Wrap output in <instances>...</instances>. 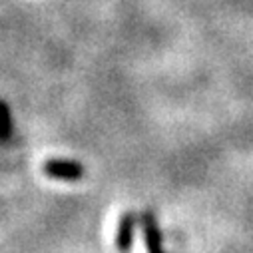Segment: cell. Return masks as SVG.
I'll return each instance as SVG.
<instances>
[{"label": "cell", "mask_w": 253, "mask_h": 253, "mask_svg": "<svg viewBox=\"0 0 253 253\" xmlns=\"http://www.w3.org/2000/svg\"><path fill=\"white\" fill-rule=\"evenodd\" d=\"M42 169H44V173L48 177L64 179V181H78L86 173V169H84V166L80 162H76V160H62V158L46 160Z\"/></svg>", "instance_id": "1"}, {"label": "cell", "mask_w": 253, "mask_h": 253, "mask_svg": "<svg viewBox=\"0 0 253 253\" xmlns=\"http://www.w3.org/2000/svg\"><path fill=\"white\" fill-rule=\"evenodd\" d=\"M140 223H142V233H144V243H146L148 253H166L164 243H162V233H160V227H158L154 213L144 211Z\"/></svg>", "instance_id": "2"}, {"label": "cell", "mask_w": 253, "mask_h": 253, "mask_svg": "<svg viewBox=\"0 0 253 253\" xmlns=\"http://www.w3.org/2000/svg\"><path fill=\"white\" fill-rule=\"evenodd\" d=\"M136 213L134 211H126L118 223L116 231V247L120 253H128L134 243V233H136Z\"/></svg>", "instance_id": "3"}, {"label": "cell", "mask_w": 253, "mask_h": 253, "mask_svg": "<svg viewBox=\"0 0 253 253\" xmlns=\"http://www.w3.org/2000/svg\"><path fill=\"white\" fill-rule=\"evenodd\" d=\"M12 134V114L8 104L0 98V140H8Z\"/></svg>", "instance_id": "4"}]
</instances>
